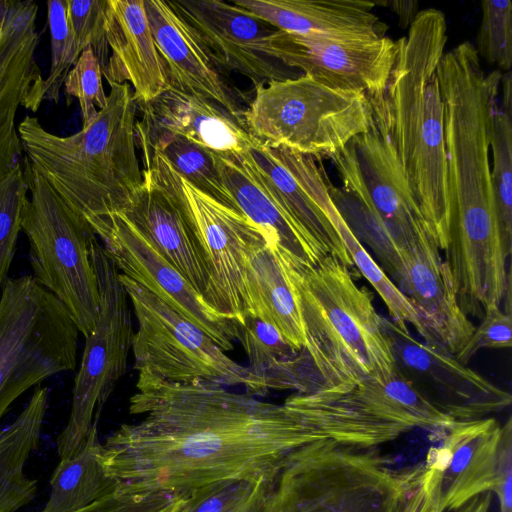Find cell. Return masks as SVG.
<instances>
[{"label": "cell", "instance_id": "cell-40", "mask_svg": "<svg viewBox=\"0 0 512 512\" xmlns=\"http://www.w3.org/2000/svg\"><path fill=\"white\" fill-rule=\"evenodd\" d=\"M66 4L69 24L80 52L91 48L103 73L110 56L106 27L107 0H66Z\"/></svg>", "mask_w": 512, "mask_h": 512}, {"label": "cell", "instance_id": "cell-3", "mask_svg": "<svg viewBox=\"0 0 512 512\" xmlns=\"http://www.w3.org/2000/svg\"><path fill=\"white\" fill-rule=\"evenodd\" d=\"M90 125L60 136L26 115L18 125L26 158L95 229L121 212L143 184L137 155V101L128 83H112Z\"/></svg>", "mask_w": 512, "mask_h": 512}, {"label": "cell", "instance_id": "cell-16", "mask_svg": "<svg viewBox=\"0 0 512 512\" xmlns=\"http://www.w3.org/2000/svg\"><path fill=\"white\" fill-rule=\"evenodd\" d=\"M267 54L284 66L302 71L317 82L365 95L380 91L393 67L397 42L373 39H337L276 30L267 40Z\"/></svg>", "mask_w": 512, "mask_h": 512}, {"label": "cell", "instance_id": "cell-34", "mask_svg": "<svg viewBox=\"0 0 512 512\" xmlns=\"http://www.w3.org/2000/svg\"><path fill=\"white\" fill-rule=\"evenodd\" d=\"M237 328L238 341L249 360V371L257 381L256 396H261L262 379L302 349L295 348L277 328L252 313L244 314Z\"/></svg>", "mask_w": 512, "mask_h": 512}, {"label": "cell", "instance_id": "cell-8", "mask_svg": "<svg viewBox=\"0 0 512 512\" xmlns=\"http://www.w3.org/2000/svg\"><path fill=\"white\" fill-rule=\"evenodd\" d=\"M79 330L33 276L8 278L0 295V419L25 391L76 368Z\"/></svg>", "mask_w": 512, "mask_h": 512}, {"label": "cell", "instance_id": "cell-42", "mask_svg": "<svg viewBox=\"0 0 512 512\" xmlns=\"http://www.w3.org/2000/svg\"><path fill=\"white\" fill-rule=\"evenodd\" d=\"M178 495L164 491L127 492L117 485L110 494L76 512H154Z\"/></svg>", "mask_w": 512, "mask_h": 512}, {"label": "cell", "instance_id": "cell-2", "mask_svg": "<svg viewBox=\"0 0 512 512\" xmlns=\"http://www.w3.org/2000/svg\"><path fill=\"white\" fill-rule=\"evenodd\" d=\"M444 13L420 10L397 53L385 86L366 95L373 126L386 139L440 251L446 245L450 204L444 104L438 67L448 41Z\"/></svg>", "mask_w": 512, "mask_h": 512}, {"label": "cell", "instance_id": "cell-30", "mask_svg": "<svg viewBox=\"0 0 512 512\" xmlns=\"http://www.w3.org/2000/svg\"><path fill=\"white\" fill-rule=\"evenodd\" d=\"M138 149L155 151L196 188L238 212L215 163L214 152L168 132L144 129L136 124Z\"/></svg>", "mask_w": 512, "mask_h": 512}, {"label": "cell", "instance_id": "cell-13", "mask_svg": "<svg viewBox=\"0 0 512 512\" xmlns=\"http://www.w3.org/2000/svg\"><path fill=\"white\" fill-rule=\"evenodd\" d=\"M242 156L313 251L320 258L333 255L351 268L331 220V181L321 160L260 142Z\"/></svg>", "mask_w": 512, "mask_h": 512}, {"label": "cell", "instance_id": "cell-15", "mask_svg": "<svg viewBox=\"0 0 512 512\" xmlns=\"http://www.w3.org/2000/svg\"><path fill=\"white\" fill-rule=\"evenodd\" d=\"M95 234L120 273L194 323L223 351L233 349L238 340L237 323L211 308L121 213L111 214Z\"/></svg>", "mask_w": 512, "mask_h": 512}, {"label": "cell", "instance_id": "cell-9", "mask_svg": "<svg viewBox=\"0 0 512 512\" xmlns=\"http://www.w3.org/2000/svg\"><path fill=\"white\" fill-rule=\"evenodd\" d=\"M143 176L175 204L197 238L210 274L204 301L215 311L242 321L251 313L247 291L248 248L264 236L241 213L223 205L179 175L155 151H141Z\"/></svg>", "mask_w": 512, "mask_h": 512}, {"label": "cell", "instance_id": "cell-32", "mask_svg": "<svg viewBox=\"0 0 512 512\" xmlns=\"http://www.w3.org/2000/svg\"><path fill=\"white\" fill-rule=\"evenodd\" d=\"M491 182L499 232L509 257L512 250V116L497 106L490 135Z\"/></svg>", "mask_w": 512, "mask_h": 512}, {"label": "cell", "instance_id": "cell-11", "mask_svg": "<svg viewBox=\"0 0 512 512\" xmlns=\"http://www.w3.org/2000/svg\"><path fill=\"white\" fill-rule=\"evenodd\" d=\"M90 256L98 281L99 315L85 338L69 418L56 440L60 459L75 453L93 422H98L103 406L126 373L133 343L128 295L118 279L117 267L97 237L91 243Z\"/></svg>", "mask_w": 512, "mask_h": 512}, {"label": "cell", "instance_id": "cell-22", "mask_svg": "<svg viewBox=\"0 0 512 512\" xmlns=\"http://www.w3.org/2000/svg\"><path fill=\"white\" fill-rule=\"evenodd\" d=\"M106 27L110 56L103 76L107 82L128 83L138 105L168 89L144 0H107Z\"/></svg>", "mask_w": 512, "mask_h": 512}, {"label": "cell", "instance_id": "cell-31", "mask_svg": "<svg viewBox=\"0 0 512 512\" xmlns=\"http://www.w3.org/2000/svg\"><path fill=\"white\" fill-rule=\"evenodd\" d=\"M331 220L352 259L353 266L358 268L384 301L392 321L401 327L411 325L421 336L422 329L416 311L392 279L356 239L335 205L331 211Z\"/></svg>", "mask_w": 512, "mask_h": 512}, {"label": "cell", "instance_id": "cell-4", "mask_svg": "<svg viewBox=\"0 0 512 512\" xmlns=\"http://www.w3.org/2000/svg\"><path fill=\"white\" fill-rule=\"evenodd\" d=\"M284 260L301 314L303 349L326 388L343 390L367 377L393 374L382 316L350 268L333 255L309 266L293 264L285 256Z\"/></svg>", "mask_w": 512, "mask_h": 512}, {"label": "cell", "instance_id": "cell-25", "mask_svg": "<svg viewBox=\"0 0 512 512\" xmlns=\"http://www.w3.org/2000/svg\"><path fill=\"white\" fill-rule=\"evenodd\" d=\"M143 184L121 213L203 297L210 274L193 231L169 197L143 176Z\"/></svg>", "mask_w": 512, "mask_h": 512}, {"label": "cell", "instance_id": "cell-12", "mask_svg": "<svg viewBox=\"0 0 512 512\" xmlns=\"http://www.w3.org/2000/svg\"><path fill=\"white\" fill-rule=\"evenodd\" d=\"M395 371L455 422L485 418L510 406L511 394L446 351L414 338L408 327L381 319Z\"/></svg>", "mask_w": 512, "mask_h": 512}, {"label": "cell", "instance_id": "cell-37", "mask_svg": "<svg viewBox=\"0 0 512 512\" xmlns=\"http://www.w3.org/2000/svg\"><path fill=\"white\" fill-rule=\"evenodd\" d=\"M481 22L475 49L487 64L509 72L512 66V2L481 1Z\"/></svg>", "mask_w": 512, "mask_h": 512}, {"label": "cell", "instance_id": "cell-17", "mask_svg": "<svg viewBox=\"0 0 512 512\" xmlns=\"http://www.w3.org/2000/svg\"><path fill=\"white\" fill-rule=\"evenodd\" d=\"M192 28L218 67L250 80L254 87L296 77L270 57L268 37L275 28L232 2L221 0L169 1Z\"/></svg>", "mask_w": 512, "mask_h": 512}, {"label": "cell", "instance_id": "cell-29", "mask_svg": "<svg viewBox=\"0 0 512 512\" xmlns=\"http://www.w3.org/2000/svg\"><path fill=\"white\" fill-rule=\"evenodd\" d=\"M93 422L84 442L72 455L60 459L50 478V494L41 512H76L113 492L118 483L101 463V443Z\"/></svg>", "mask_w": 512, "mask_h": 512}, {"label": "cell", "instance_id": "cell-5", "mask_svg": "<svg viewBox=\"0 0 512 512\" xmlns=\"http://www.w3.org/2000/svg\"><path fill=\"white\" fill-rule=\"evenodd\" d=\"M405 499L404 476L373 448L323 439L287 457L263 512H401Z\"/></svg>", "mask_w": 512, "mask_h": 512}, {"label": "cell", "instance_id": "cell-21", "mask_svg": "<svg viewBox=\"0 0 512 512\" xmlns=\"http://www.w3.org/2000/svg\"><path fill=\"white\" fill-rule=\"evenodd\" d=\"M144 8L168 89L210 100L241 118L244 110L228 75L169 1L144 0Z\"/></svg>", "mask_w": 512, "mask_h": 512}, {"label": "cell", "instance_id": "cell-23", "mask_svg": "<svg viewBox=\"0 0 512 512\" xmlns=\"http://www.w3.org/2000/svg\"><path fill=\"white\" fill-rule=\"evenodd\" d=\"M139 106L138 126L183 137L214 153L243 154L259 143L241 118L201 97L166 89Z\"/></svg>", "mask_w": 512, "mask_h": 512}, {"label": "cell", "instance_id": "cell-1", "mask_svg": "<svg viewBox=\"0 0 512 512\" xmlns=\"http://www.w3.org/2000/svg\"><path fill=\"white\" fill-rule=\"evenodd\" d=\"M129 412L141 419L108 435L100 454L127 492L187 497L217 481L273 482L290 454L328 439L301 393L274 404L210 382L138 374Z\"/></svg>", "mask_w": 512, "mask_h": 512}, {"label": "cell", "instance_id": "cell-36", "mask_svg": "<svg viewBox=\"0 0 512 512\" xmlns=\"http://www.w3.org/2000/svg\"><path fill=\"white\" fill-rule=\"evenodd\" d=\"M47 19L50 30L51 65L48 77L43 80L42 96L43 101L57 103L65 78L81 52L69 24L66 0L47 2Z\"/></svg>", "mask_w": 512, "mask_h": 512}, {"label": "cell", "instance_id": "cell-27", "mask_svg": "<svg viewBox=\"0 0 512 512\" xmlns=\"http://www.w3.org/2000/svg\"><path fill=\"white\" fill-rule=\"evenodd\" d=\"M246 280L251 313L277 328L295 348L303 349L301 314L284 256L265 236L248 248Z\"/></svg>", "mask_w": 512, "mask_h": 512}, {"label": "cell", "instance_id": "cell-10", "mask_svg": "<svg viewBox=\"0 0 512 512\" xmlns=\"http://www.w3.org/2000/svg\"><path fill=\"white\" fill-rule=\"evenodd\" d=\"M137 320L132 351L134 369L174 383L205 381L243 385L256 396L248 367L232 360L206 333L128 276L118 273Z\"/></svg>", "mask_w": 512, "mask_h": 512}, {"label": "cell", "instance_id": "cell-19", "mask_svg": "<svg viewBox=\"0 0 512 512\" xmlns=\"http://www.w3.org/2000/svg\"><path fill=\"white\" fill-rule=\"evenodd\" d=\"M38 6L10 1L0 35V180L21 165L23 147L16 127L19 107L36 112L43 102V77L35 59Z\"/></svg>", "mask_w": 512, "mask_h": 512}, {"label": "cell", "instance_id": "cell-20", "mask_svg": "<svg viewBox=\"0 0 512 512\" xmlns=\"http://www.w3.org/2000/svg\"><path fill=\"white\" fill-rule=\"evenodd\" d=\"M422 466L441 512H453L475 496L493 491L502 425L493 417L455 422L442 431Z\"/></svg>", "mask_w": 512, "mask_h": 512}, {"label": "cell", "instance_id": "cell-28", "mask_svg": "<svg viewBox=\"0 0 512 512\" xmlns=\"http://www.w3.org/2000/svg\"><path fill=\"white\" fill-rule=\"evenodd\" d=\"M48 398V388L37 386L15 420L0 429V512H17L36 495L37 482L24 467L39 445Z\"/></svg>", "mask_w": 512, "mask_h": 512}, {"label": "cell", "instance_id": "cell-43", "mask_svg": "<svg viewBox=\"0 0 512 512\" xmlns=\"http://www.w3.org/2000/svg\"><path fill=\"white\" fill-rule=\"evenodd\" d=\"M512 474V420L511 417L502 425V436L499 447L496 482L493 492L496 493L500 512H512L511 502Z\"/></svg>", "mask_w": 512, "mask_h": 512}, {"label": "cell", "instance_id": "cell-6", "mask_svg": "<svg viewBox=\"0 0 512 512\" xmlns=\"http://www.w3.org/2000/svg\"><path fill=\"white\" fill-rule=\"evenodd\" d=\"M23 172L27 197L21 231L29 243V260L35 280L67 309L86 338L99 315V289L90 247L96 234L26 158Z\"/></svg>", "mask_w": 512, "mask_h": 512}, {"label": "cell", "instance_id": "cell-14", "mask_svg": "<svg viewBox=\"0 0 512 512\" xmlns=\"http://www.w3.org/2000/svg\"><path fill=\"white\" fill-rule=\"evenodd\" d=\"M329 159L340 187L371 210L400 249L429 231L392 148L372 121Z\"/></svg>", "mask_w": 512, "mask_h": 512}, {"label": "cell", "instance_id": "cell-24", "mask_svg": "<svg viewBox=\"0 0 512 512\" xmlns=\"http://www.w3.org/2000/svg\"><path fill=\"white\" fill-rule=\"evenodd\" d=\"M278 31L337 39L384 36V24L365 0H232Z\"/></svg>", "mask_w": 512, "mask_h": 512}, {"label": "cell", "instance_id": "cell-26", "mask_svg": "<svg viewBox=\"0 0 512 512\" xmlns=\"http://www.w3.org/2000/svg\"><path fill=\"white\" fill-rule=\"evenodd\" d=\"M215 163L239 213L263 232L294 264L309 266L320 257L294 227L242 154L214 153Z\"/></svg>", "mask_w": 512, "mask_h": 512}, {"label": "cell", "instance_id": "cell-7", "mask_svg": "<svg viewBox=\"0 0 512 512\" xmlns=\"http://www.w3.org/2000/svg\"><path fill=\"white\" fill-rule=\"evenodd\" d=\"M241 118L260 143L320 160L367 132L372 121L365 94L334 89L305 74L255 88Z\"/></svg>", "mask_w": 512, "mask_h": 512}, {"label": "cell", "instance_id": "cell-39", "mask_svg": "<svg viewBox=\"0 0 512 512\" xmlns=\"http://www.w3.org/2000/svg\"><path fill=\"white\" fill-rule=\"evenodd\" d=\"M102 69L91 48L84 49L67 74L64 87L68 103L76 98L82 115V128L96 118L105 107L107 95L102 82Z\"/></svg>", "mask_w": 512, "mask_h": 512}, {"label": "cell", "instance_id": "cell-47", "mask_svg": "<svg viewBox=\"0 0 512 512\" xmlns=\"http://www.w3.org/2000/svg\"><path fill=\"white\" fill-rule=\"evenodd\" d=\"M9 9V0H0V35L2 33L7 13Z\"/></svg>", "mask_w": 512, "mask_h": 512}, {"label": "cell", "instance_id": "cell-33", "mask_svg": "<svg viewBox=\"0 0 512 512\" xmlns=\"http://www.w3.org/2000/svg\"><path fill=\"white\" fill-rule=\"evenodd\" d=\"M329 194L356 239L373 251L381 268L394 278L402 266L401 249L377 217L355 196L332 182Z\"/></svg>", "mask_w": 512, "mask_h": 512}, {"label": "cell", "instance_id": "cell-45", "mask_svg": "<svg viewBox=\"0 0 512 512\" xmlns=\"http://www.w3.org/2000/svg\"><path fill=\"white\" fill-rule=\"evenodd\" d=\"M511 72L502 74L500 88H502V101L501 105H498L499 109L502 110L509 116H512V85H511Z\"/></svg>", "mask_w": 512, "mask_h": 512}, {"label": "cell", "instance_id": "cell-44", "mask_svg": "<svg viewBox=\"0 0 512 512\" xmlns=\"http://www.w3.org/2000/svg\"><path fill=\"white\" fill-rule=\"evenodd\" d=\"M377 5L388 6L399 18V25L402 28H409L418 13L419 2L414 0L408 1H381L375 2Z\"/></svg>", "mask_w": 512, "mask_h": 512}, {"label": "cell", "instance_id": "cell-38", "mask_svg": "<svg viewBox=\"0 0 512 512\" xmlns=\"http://www.w3.org/2000/svg\"><path fill=\"white\" fill-rule=\"evenodd\" d=\"M28 197L22 164L0 180V289L7 280Z\"/></svg>", "mask_w": 512, "mask_h": 512}, {"label": "cell", "instance_id": "cell-41", "mask_svg": "<svg viewBox=\"0 0 512 512\" xmlns=\"http://www.w3.org/2000/svg\"><path fill=\"white\" fill-rule=\"evenodd\" d=\"M511 326V313L502 311L497 305H490L480 325L475 327L468 342L454 357L466 365L480 350L510 348L512 346Z\"/></svg>", "mask_w": 512, "mask_h": 512}, {"label": "cell", "instance_id": "cell-35", "mask_svg": "<svg viewBox=\"0 0 512 512\" xmlns=\"http://www.w3.org/2000/svg\"><path fill=\"white\" fill-rule=\"evenodd\" d=\"M272 483L217 481L189 494L179 512H263Z\"/></svg>", "mask_w": 512, "mask_h": 512}, {"label": "cell", "instance_id": "cell-46", "mask_svg": "<svg viewBox=\"0 0 512 512\" xmlns=\"http://www.w3.org/2000/svg\"><path fill=\"white\" fill-rule=\"evenodd\" d=\"M187 497L183 495L176 496L172 501H170L165 506L159 508L154 512H179L183 507L185 500Z\"/></svg>", "mask_w": 512, "mask_h": 512}, {"label": "cell", "instance_id": "cell-18", "mask_svg": "<svg viewBox=\"0 0 512 512\" xmlns=\"http://www.w3.org/2000/svg\"><path fill=\"white\" fill-rule=\"evenodd\" d=\"M402 266L393 278L418 315L424 342L455 356L475 326L460 307L439 246L423 231L401 249Z\"/></svg>", "mask_w": 512, "mask_h": 512}]
</instances>
